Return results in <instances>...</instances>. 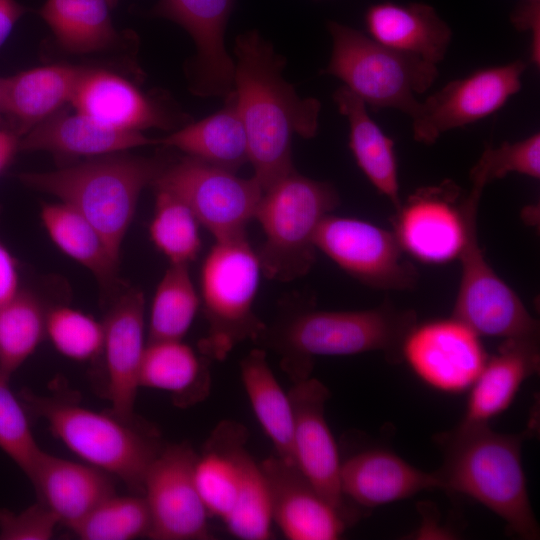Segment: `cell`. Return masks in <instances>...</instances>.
<instances>
[{
  "instance_id": "obj_1",
  "label": "cell",
  "mask_w": 540,
  "mask_h": 540,
  "mask_svg": "<svg viewBox=\"0 0 540 540\" xmlns=\"http://www.w3.org/2000/svg\"><path fill=\"white\" fill-rule=\"evenodd\" d=\"M234 96L243 122L249 163L262 190L295 170L292 138L315 137L321 103L301 97L282 75L286 59L257 30L234 44Z\"/></svg>"
},
{
  "instance_id": "obj_2",
  "label": "cell",
  "mask_w": 540,
  "mask_h": 540,
  "mask_svg": "<svg viewBox=\"0 0 540 540\" xmlns=\"http://www.w3.org/2000/svg\"><path fill=\"white\" fill-rule=\"evenodd\" d=\"M529 430L504 434L488 424H459L438 435L443 463L434 471L439 489L466 495L499 516L510 532L525 540L539 538L522 463V443Z\"/></svg>"
},
{
  "instance_id": "obj_3",
  "label": "cell",
  "mask_w": 540,
  "mask_h": 540,
  "mask_svg": "<svg viewBox=\"0 0 540 540\" xmlns=\"http://www.w3.org/2000/svg\"><path fill=\"white\" fill-rule=\"evenodd\" d=\"M417 323L413 310L389 301L365 310L303 309L267 326L259 342L280 356L281 369L293 383L311 376L317 356L382 352L401 362L404 340Z\"/></svg>"
},
{
  "instance_id": "obj_4",
  "label": "cell",
  "mask_w": 540,
  "mask_h": 540,
  "mask_svg": "<svg viewBox=\"0 0 540 540\" xmlns=\"http://www.w3.org/2000/svg\"><path fill=\"white\" fill-rule=\"evenodd\" d=\"M167 160L114 153L52 171L19 175L26 186L60 199L83 215L119 259L141 192L152 185Z\"/></svg>"
},
{
  "instance_id": "obj_5",
  "label": "cell",
  "mask_w": 540,
  "mask_h": 540,
  "mask_svg": "<svg viewBox=\"0 0 540 540\" xmlns=\"http://www.w3.org/2000/svg\"><path fill=\"white\" fill-rule=\"evenodd\" d=\"M339 203L333 184L296 170L264 190L254 217L265 236L257 252L262 274L280 282L305 276L316 261V230Z\"/></svg>"
},
{
  "instance_id": "obj_6",
  "label": "cell",
  "mask_w": 540,
  "mask_h": 540,
  "mask_svg": "<svg viewBox=\"0 0 540 540\" xmlns=\"http://www.w3.org/2000/svg\"><path fill=\"white\" fill-rule=\"evenodd\" d=\"M262 274L257 252L247 235L215 243L200 272V305L208 324L200 353L222 361L245 341H259L267 325L254 311Z\"/></svg>"
},
{
  "instance_id": "obj_7",
  "label": "cell",
  "mask_w": 540,
  "mask_h": 540,
  "mask_svg": "<svg viewBox=\"0 0 540 540\" xmlns=\"http://www.w3.org/2000/svg\"><path fill=\"white\" fill-rule=\"evenodd\" d=\"M330 60L322 73L340 79L344 87L373 111L398 110L412 118L418 95L436 81L437 65L388 48L367 34L331 21Z\"/></svg>"
},
{
  "instance_id": "obj_8",
  "label": "cell",
  "mask_w": 540,
  "mask_h": 540,
  "mask_svg": "<svg viewBox=\"0 0 540 540\" xmlns=\"http://www.w3.org/2000/svg\"><path fill=\"white\" fill-rule=\"evenodd\" d=\"M30 400L52 434L70 451L142 495L146 473L162 449L156 431L70 402Z\"/></svg>"
},
{
  "instance_id": "obj_9",
  "label": "cell",
  "mask_w": 540,
  "mask_h": 540,
  "mask_svg": "<svg viewBox=\"0 0 540 540\" xmlns=\"http://www.w3.org/2000/svg\"><path fill=\"white\" fill-rule=\"evenodd\" d=\"M482 192L463 191L451 180L415 190L395 211L394 234L403 251L423 263L459 259L477 223Z\"/></svg>"
},
{
  "instance_id": "obj_10",
  "label": "cell",
  "mask_w": 540,
  "mask_h": 540,
  "mask_svg": "<svg viewBox=\"0 0 540 540\" xmlns=\"http://www.w3.org/2000/svg\"><path fill=\"white\" fill-rule=\"evenodd\" d=\"M181 199L215 240L246 234L263 194L258 181L190 156L169 161L154 180Z\"/></svg>"
},
{
  "instance_id": "obj_11",
  "label": "cell",
  "mask_w": 540,
  "mask_h": 540,
  "mask_svg": "<svg viewBox=\"0 0 540 540\" xmlns=\"http://www.w3.org/2000/svg\"><path fill=\"white\" fill-rule=\"evenodd\" d=\"M317 250L362 284L379 290H410L416 268L403 257L394 232L368 221L328 214L314 238Z\"/></svg>"
},
{
  "instance_id": "obj_12",
  "label": "cell",
  "mask_w": 540,
  "mask_h": 540,
  "mask_svg": "<svg viewBox=\"0 0 540 540\" xmlns=\"http://www.w3.org/2000/svg\"><path fill=\"white\" fill-rule=\"evenodd\" d=\"M459 260L461 279L453 317L480 337L539 339V322L486 260L478 242L477 223Z\"/></svg>"
},
{
  "instance_id": "obj_13",
  "label": "cell",
  "mask_w": 540,
  "mask_h": 540,
  "mask_svg": "<svg viewBox=\"0 0 540 540\" xmlns=\"http://www.w3.org/2000/svg\"><path fill=\"white\" fill-rule=\"evenodd\" d=\"M197 455L188 443L173 444L162 447L151 463L142 492L150 515V539H213L210 516L194 478Z\"/></svg>"
},
{
  "instance_id": "obj_14",
  "label": "cell",
  "mask_w": 540,
  "mask_h": 540,
  "mask_svg": "<svg viewBox=\"0 0 540 540\" xmlns=\"http://www.w3.org/2000/svg\"><path fill=\"white\" fill-rule=\"evenodd\" d=\"M527 63L478 69L429 95L411 118L414 139L431 145L445 132L477 122L501 109L522 87Z\"/></svg>"
},
{
  "instance_id": "obj_15",
  "label": "cell",
  "mask_w": 540,
  "mask_h": 540,
  "mask_svg": "<svg viewBox=\"0 0 540 540\" xmlns=\"http://www.w3.org/2000/svg\"><path fill=\"white\" fill-rule=\"evenodd\" d=\"M487 357L480 336L453 316L417 322L407 334L401 351V361L420 380L449 394L468 391Z\"/></svg>"
},
{
  "instance_id": "obj_16",
  "label": "cell",
  "mask_w": 540,
  "mask_h": 540,
  "mask_svg": "<svg viewBox=\"0 0 540 540\" xmlns=\"http://www.w3.org/2000/svg\"><path fill=\"white\" fill-rule=\"evenodd\" d=\"M236 0H158L150 10L184 28L195 55L188 62L189 90L202 97H228L234 90L235 62L225 43V30Z\"/></svg>"
},
{
  "instance_id": "obj_17",
  "label": "cell",
  "mask_w": 540,
  "mask_h": 540,
  "mask_svg": "<svg viewBox=\"0 0 540 540\" xmlns=\"http://www.w3.org/2000/svg\"><path fill=\"white\" fill-rule=\"evenodd\" d=\"M288 395L293 412L295 465L348 523L353 513L341 491V460L325 418L330 392L321 381L310 376L293 383Z\"/></svg>"
},
{
  "instance_id": "obj_18",
  "label": "cell",
  "mask_w": 540,
  "mask_h": 540,
  "mask_svg": "<svg viewBox=\"0 0 540 540\" xmlns=\"http://www.w3.org/2000/svg\"><path fill=\"white\" fill-rule=\"evenodd\" d=\"M71 104L100 124L123 131H174L184 122L165 99L148 95L127 78L100 67L89 68Z\"/></svg>"
},
{
  "instance_id": "obj_19",
  "label": "cell",
  "mask_w": 540,
  "mask_h": 540,
  "mask_svg": "<svg viewBox=\"0 0 540 540\" xmlns=\"http://www.w3.org/2000/svg\"><path fill=\"white\" fill-rule=\"evenodd\" d=\"M272 506L273 522L290 540H336L347 525L296 465L277 455L261 464Z\"/></svg>"
},
{
  "instance_id": "obj_20",
  "label": "cell",
  "mask_w": 540,
  "mask_h": 540,
  "mask_svg": "<svg viewBox=\"0 0 540 540\" xmlns=\"http://www.w3.org/2000/svg\"><path fill=\"white\" fill-rule=\"evenodd\" d=\"M103 326L111 410L121 419L134 420L140 367L146 347L143 293L130 288L117 295Z\"/></svg>"
},
{
  "instance_id": "obj_21",
  "label": "cell",
  "mask_w": 540,
  "mask_h": 540,
  "mask_svg": "<svg viewBox=\"0 0 540 540\" xmlns=\"http://www.w3.org/2000/svg\"><path fill=\"white\" fill-rule=\"evenodd\" d=\"M340 486L345 500L375 508L439 489V482L433 472L414 467L393 451L372 447L341 462Z\"/></svg>"
},
{
  "instance_id": "obj_22",
  "label": "cell",
  "mask_w": 540,
  "mask_h": 540,
  "mask_svg": "<svg viewBox=\"0 0 540 540\" xmlns=\"http://www.w3.org/2000/svg\"><path fill=\"white\" fill-rule=\"evenodd\" d=\"M364 22L376 42L434 65L444 60L452 39L449 25L426 3H374Z\"/></svg>"
},
{
  "instance_id": "obj_23",
  "label": "cell",
  "mask_w": 540,
  "mask_h": 540,
  "mask_svg": "<svg viewBox=\"0 0 540 540\" xmlns=\"http://www.w3.org/2000/svg\"><path fill=\"white\" fill-rule=\"evenodd\" d=\"M110 9L107 0H46L38 13L49 26L54 42L67 54L133 52L136 36L132 31L116 29Z\"/></svg>"
},
{
  "instance_id": "obj_24",
  "label": "cell",
  "mask_w": 540,
  "mask_h": 540,
  "mask_svg": "<svg viewBox=\"0 0 540 540\" xmlns=\"http://www.w3.org/2000/svg\"><path fill=\"white\" fill-rule=\"evenodd\" d=\"M539 339H506L471 386L459 424H488L511 405L521 385L539 371Z\"/></svg>"
},
{
  "instance_id": "obj_25",
  "label": "cell",
  "mask_w": 540,
  "mask_h": 540,
  "mask_svg": "<svg viewBox=\"0 0 540 540\" xmlns=\"http://www.w3.org/2000/svg\"><path fill=\"white\" fill-rule=\"evenodd\" d=\"M29 479L40 501L73 529L100 502L114 494L109 474L89 465L43 451Z\"/></svg>"
},
{
  "instance_id": "obj_26",
  "label": "cell",
  "mask_w": 540,
  "mask_h": 540,
  "mask_svg": "<svg viewBox=\"0 0 540 540\" xmlns=\"http://www.w3.org/2000/svg\"><path fill=\"white\" fill-rule=\"evenodd\" d=\"M89 68L58 63L6 77L2 116L9 127L21 138L66 103H71Z\"/></svg>"
},
{
  "instance_id": "obj_27",
  "label": "cell",
  "mask_w": 540,
  "mask_h": 540,
  "mask_svg": "<svg viewBox=\"0 0 540 540\" xmlns=\"http://www.w3.org/2000/svg\"><path fill=\"white\" fill-rule=\"evenodd\" d=\"M157 145L142 132L100 124L75 110L57 111L20 138L21 151H46L62 156L93 158Z\"/></svg>"
},
{
  "instance_id": "obj_28",
  "label": "cell",
  "mask_w": 540,
  "mask_h": 540,
  "mask_svg": "<svg viewBox=\"0 0 540 540\" xmlns=\"http://www.w3.org/2000/svg\"><path fill=\"white\" fill-rule=\"evenodd\" d=\"M246 441L247 430L242 424L222 421L197 455L195 483L210 517L224 520L235 505L248 455Z\"/></svg>"
},
{
  "instance_id": "obj_29",
  "label": "cell",
  "mask_w": 540,
  "mask_h": 540,
  "mask_svg": "<svg viewBox=\"0 0 540 540\" xmlns=\"http://www.w3.org/2000/svg\"><path fill=\"white\" fill-rule=\"evenodd\" d=\"M333 101L349 126V148L366 178L396 211L402 201L394 141L368 114V107L346 87H339Z\"/></svg>"
},
{
  "instance_id": "obj_30",
  "label": "cell",
  "mask_w": 540,
  "mask_h": 540,
  "mask_svg": "<svg viewBox=\"0 0 540 540\" xmlns=\"http://www.w3.org/2000/svg\"><path fill=\"white\" fill-rule=\"evenodd\" d=\"M157 145L232 172L249 162L246 132L234 92L225 98L220 110L158 138Z\"/></svg>"
},
{
  "instance_id": "obj_31",
  "label": "cell",
  "mask_w": 540,
  "mask_h": 540,
  "mask_svg": "<svg viewBox=\"0 0 540 540\" xmlns=\"http://www.w3.org/2000/svg\"><path fill=\"white\" fill-rule=\"evenodd\" d=\"M208 360L182 340L150 341L145 347L139 385L170 393L178 406L194 405L210 392Z\"/></svg>"
},
{
  "instance_id": "obj_32",
  "label": "cell",
  "mask_w": 540,
  "mask_h": 540,
  "mask_svg": "<svg viewBox=\"0 0 540 540\" xmlns=\"http://www.w3.org/2000/svg\"><path fill=\"white\" fill-rule=\"evenodd\" d=\"M41 220L62 252L91 271L104 290L117 291L119 259L83 215L63 202L45 203Z\"/></svg>"
},
{
  "instance_id": "obj_33",
  "label": "cell",
  "mask_w": 540,
  "mask_h": 540,
  "mask_svg": "<svg viewBox=\"0 0 540 540\" xmlns=\"http://www.w3.org/2000/svg\"><path fill=\"white\" fill-rule=\"evenodd\" d=\"M240 373L253 412L277 456L295 465L290 398L269 366L266 351L262 348L250 350L240 362Z\"/></svg>"
},
{
  "instance_id": "obj_34",
  "label": "cell",
  "mask_w": 540,
  "mask_h": 540,
  "mask_svg": "<svg viewBox=\"0 0 540 540\" xmlns=\"http://www.w3.org/2000/svg\"><path fill=\"white\" fill-rule=\"evenodd\" d=\"M200 307L189 265L170 264L157 285L149 316V342L182 340Z\"/></svg>"
},
{
  "instance_id": "obj_35",
  "label": "cell",
  "mask_w": 540,
  "mask_h": 540,
  "mask_svg": "<svg viewBox=\"0 0 540 540\" xmlns=\"http://www.w3.org/2000/svg\"><path fill=\"white\" fill-rule=\"evenodd\" d=\"M46 313L28 290L0 308V372L10 377L36 350L46 334Z\"/></svg>"
},
{
  "instance_id": "obj_36",
  "label": "cell",
  "mask_w": 540,
  "mask_h": 540,
  "mask_svg": "<svg viewBox=\"0 0 540 540\" xmlns=\"http://www.w3.org/2000/svg\"><path fill=\"white\" fill-rule=\"evenodd\" d=\"M197 218L174 194L155 189V210L149 234L170 264L189 265L200 253L202 243Z\"/></svg>"
},
{
  "instance_id": "obj_37",
  "label": "cell",
  "mask_w": 540,
  "mask_h": 540,
  "mask_svg": "<svg viewBox=\"0 0 540 540\" xmlns=\"http://www.w3.org/2000/svg\"><path fill=\"white\" fill-rule=\"evenodd\" d=\"M150 515L143 495L112 494L72 530L83 540H131L147 536Z\"/></svg>"
},
{
  "instance_id": "obj_38",
  "label": "cell",
  "mask_w": 540,
  "mask_h": 540,
  "mask_svg": "<svg viewBox=\"0 0 540 540\" xmlns=\"http://www.w3.org/2000/svg\"><path fill=\"white\" fill-rule=\"evenodd\" d=\"M229 533L243 540H269L272 506L268 485L261 469L248 453L243 464L240 490L235 505L223 520Z\"/></svg>"
},
{
  "instance_id": "obj_39",
  "label": "cell",
  "mask_w": 540,
  "mask_h": 540,
  "mask_svg": "<svg viewBox=\"0 0 540 540\" xmlns=\"http://www.w3.org/2000/svg\"><path fill=\"white\" fill-rule=\"evenodd\" d=\"M45 327L56 350L71 360L89 361L103 351V323L79 310L54 307L46 313Z\"/></svg>"
},
{
  "instance_id": "obj_40",
  "label": "cell",
  "mask_w": 540,
  "mask_h": 540,
  "mask_svg": "<svg viewBox=\"0 0 540 540\" xmlns=\"http://www.w3.org/2000/svg\"><path fill=\"white\" fill-rule=\"evenodd\" d=\"M509 173L539 179V132L512 143L505 141L497 147H486L470 171L471 187L483 191L486 185Z\"/></svg>"
},
{
  "instance_id": "obj_41",
  "label": "cell",
  "mask_w": 540,
  "mask_h": 540,
  "mask_svg": "<svg viewBox=\"0 0 540 540\" xmlns=\"http://www.w3.org/2000/svg\"><path fill=\"white\" fill-rule=\"evenodd\" d=\"M0 372V449L27 475H31L43 450L38 446L27 415Z\"/></svg>"
},
{
  "instance_id": "obj_42",
  "label": "cell",
  "mask_w": 540,
  "mask_h": 540,
  "mask_svg": "<svg viewBox=\"0 0 540 540\" xmlns=\"http://www.w3.org/2000/svg\"><path fill=\"white\" fill-rule=\"evenodd\" d=\"M56 515L41 501L21 512L0 511V539L48 540L59 524Z\"/></svg>"
},
{
  "instance_id": "obj_43",
  "label": "cell",
  "mask_w": 540,
  "mask_h": 540,
  "mask_svg": "<svg viewBox=\"0 0 540 540\" xmlns=\"http://www.w3.org/2000/svg\"><path fill=\"white\" fill-rule=\"evenodd\" d=\"M511 21L520 31L530 33V58L540 64V0H522L512 13Z\"/></svg>"
},
{
  "instance_id": "obj_44",
  "label": "cell",
  "mask_w": 540,
  "mask_h": 540,
  "mask_svg": "<svg viewBox=\"0 0 540 540\" xmlns=\"http://www.w3.org/2000/svg\"><path fill=\"white\" fill-rule=\"evenodd\" d=\"M19 290L16 262L0 242V308L9 302Z\"/></svg>"
},
{
  "instance_id": "obj_45",
  "label": "cell",
  "mask_w": 540,
  "mask_h": 540,
  "mask_svg": "<svg viewBox=\"0 0 540 540\" xmlns=\"http://www.w3.org/2000/svg\"><path fill=\"white\" fill-rule=\"evenodd\" d=\"M28 9L17 0H0V47Z\"/></svg>"
},
{
  "instance_id": "obj_46",
  "label": "cell",
  "mask_w": 540,
  "mask_h": 540,
  "mask_svg": "<svg viewBox=\"0 0 540 540\" xmlns=\"http://www.w3.org/2000/svg\"><path fill=\"white\" fill-rule=\"evenodd\" d=\"M20 151V136L9 126L0 127V174L10 165Z\"/></svg>"
},
{
  "instance_id": "obj_47",
  "label": "cell",
  "mask_w": 540,
  "mask_h": 540,
  "mask_svg": "<svg viewBox=\"0 0 540 540\" xmlns=\"http://www.w3.org/2000/svg\"><path fill=\"white\" fill-rule=\"evenodd\" d=\"M5 82H6V77H0V115L1 116L4 110Z\"/></svg>"
},
{
  "instance_id": "obj_48",
  "label": "cell",
  "mask_w": 540,
  "mask_h": 540,
  "mask_svg": "<svg viewBox=\"0 0 540 540\" xmlns=\"http://www.w3.org/2000/svg\"><path fill=\"white\" fill-rule=\"evenodd\" d=\"M107 1L111 8H114L119 2V0H107Z\"/></svg>"
}]
</instances>
